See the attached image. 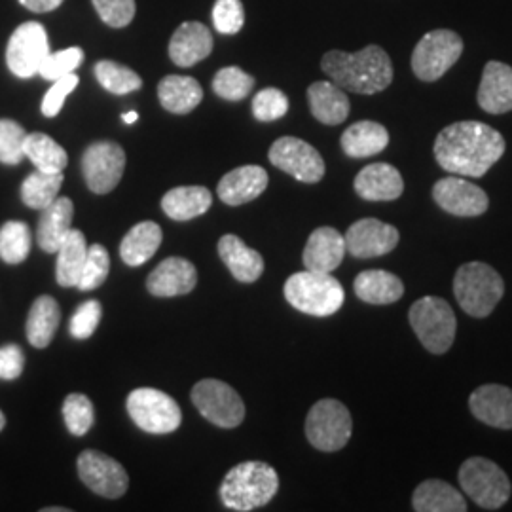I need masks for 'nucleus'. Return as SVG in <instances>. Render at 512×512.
Wrapping results in <instances>:
<instances>
[{
	"label": "nucleus",
	"mask_w": 512,
	"mask_h": 512,
	"mask_svg": "<svg viewBox=\"0 0 512 512\" xmlns=\"http://www.w3.org/2000/svg\"><path fill=\"white\" fill-rule=\"evenodd\" d=\"M101 315H103V306L99 300H88L80 304L71 317V325H69L71 336L76 340H88L99 327Z\"/></svg>",
	"instance_id": "nucleus-47"
},
{
	"label": "nucleus",
	"mask_w": 512,
	"mask_h": 512,
	"mask_svg": "<svg viewBox=\"0 0 512 512\" xmlns=\"http://www.w3.org/2000/svg\"><path fill=\"white\" fill-rule=\"evenodd\" d=\"M61 323V310L52 296H40L35 300L27 317V340L33 348L44 349L54 340Z\"/></svg>",
	"instance_id": "nucleus-35"
},
{
	"label": "nucleus",
	"mask_w": 512,
	"mask_h": 512,
	"mask_svg": "<svg viewBox=\"0 0 512 512\" xmlns=\"http://www.w3.org/2000/svg\"><path fill=\"white\" fill-rule=\"evenodd\" d=\"M412 509L416 512H465L467 501L452 484L429 478L414 490Z\"/></svg>",
	"instance_id": "nucleus-30"
},
{
	"label": "nucleus",
	"mask_w": 512,
	"mask_h": 512,
	"mask_svg": "<svg viewBox=\"0 0 512 512\" xmlns=\"http://www.w3.org/2000/svg\"><path fill=\"white\" fill-rule=\"evenodd\" d=\"M19 4L35 14H46V12H54L55 8H59L63 4V0H19Z\"/></svg>",
	"instance_id": "nucleus-51"
},
{
	"label": "nucleus",
	"mask_w": 512,
	"mask_h": 512,
	"mask_svg": "<svg viewBox=\"0 0 512 512\" xmlns=\"http://www.w3.org/2000/svg\"><path fill=\"white\" fill-rule=\"evenodd\" d=\"M268 158L277 169L285 171L300 183H319L327 171L323 156L310 143L298 137L277 139L268 152Z\"/></svg>",
	"instance_id": "nucleus-13"
},
{
	"label": "nucleus",
	"mask_w": 512,
	"mask_h": 512,
	"mask_svg": "<svg viewBox=\"0 0 512 512\" xmlns=\"http://www.w3.org/2000/svg\"><path fill=\"white\" fill-rule=\"evenodd\" d=\"M88 256V241L84 232L71 230L69 236L57 249L55 277L61 287H76Z\"/></svg>",
	"instance_id": "nucleus-34"
},
{
	"label": "nucleus",
	"mask_w": 512,
	"mask_h": 512,
	"mask_svg": "<svg viewBox=\"0 0 512 512\" xmlns=\"http://www.w3.org/2000/svg\"><path fill=\"white\" fill-rule=\"evenodd\" d=\"M308 105L311 116L325 126H340L348 120L351 110L346 90H342L332 80L311 84L308 88Z\"/></svg>",
	"instance_id": "nucleus-25"
},
{
	"label": "nucleus",
	"mask_w": 512,
	"mask_h": 512,
	"mask_svg": "<svg viewBox=\"0 0 512 512\" xmlns=\"http://www.w3.org/2000/svg\"><path fill=\"white\" fill-rule=\"evenodd\" d=\"M213 196L205 186H179L162 198V209L169 219L190 220L205 215Z\"/></svg>",
	"instance_id": "nucleus-33"
},
{
	"label": "nucleus",
	"mask_w": 512,
	"mask_h": 512,
	"mask_svg": "<svg viewBox=\"0 0 512 512\" xmlns=\"http://www.w3.org/2000/svg\"><path fill=\"white\" fill-rule=\"evenodd\" d=\"M279 490V476L264 461H245L228 471L220 486V499L230 511L249 512L268 505Z\"/></svg>",
	"instance_id": "nucleus-3"
},
{
	"label": "nucleus",
	"mask_w": 512,
	"mask_h": 512,
	"mask_svg": "<svg viewBox=\"0 0 512 512\" xmlns=\"http://www.w3.org/2000/svg\"><path fill=\"white\" fill-rule=\"evenodd\" d=\"M162 228L152 222L145 220L135 224L120 243V256L128 266H143L162 245Z\"/></svg>",
	"instance_id": "nucleus-32"
},
{
	"label": "nucleus",
	"mask_w": 512,
	"mask_h": 512,
	"mask_svg": "<svg viewBox=\"0 0 512 512\" xmlns=\"http://www.w3.org/2000/svg\"><path fill=\"white\" fill-rule=\"evenodd\" d=\"M78 82H80V78L74 73L61 76L59 80H54L52 88L46 92L44 99H42V114L46 118L57 116L65 105V99L76 90Z\"/></svg>",
	"instance_id": "nucleus-49"
},
{
	"label": "nucleus",
	"mask_w": 512,
	"mask_h": 512,
	"mask_svg": "<svg viewBox=\"0 0 512 512\" xmlns=\"http://www.w3.org/2000/svg\"><path fill=\"white\" fill-rule=\"evenodd\" d=\"M78 476L92 492L107 499L122 497L129 486L126 469L97 450H86L78 456Z\"/></svg>",
	"instance_id": "nucleus-15"
},
{
	"label": "nucleus",
	"mask_w": 512,
	"mask_h": 512,
	"mask_svg": "<svg viewBox=\"0 0 512 512\" xmlns=\"http://www.w3.org/2000/svg\"><path fill=\"white\" fill-rule=\"evenodd\" d=\"M4 425H6V418H4V414L0 412V431L4 429Z\"/></svg>",
	"instance_id": "nucleus-54"
},
{
	"label": "nucleus",
	"mask_w": 512,
	"mask_h": 512,
	"mask_svg": "<svg viewBox=\"0 0 512 512\" xmlns=\"http://www.w3.org/2000/svg\"><path fill=\"white\" fill-rule=\"evenodd\" d=\"M410 327L421 346L433 355H444L456 340L458 319L452 306L439 296H423L408 311Z\"/></svg>",
	"instance_id": "nucleus-6"
},
{
	"label": "nucleus",
	"mask_w": 512,
	"mask_h": 512,
	"mask_svg": "<svg viewBox=\"0 0 512 512\" xmlns=\"http://www.w3.org/2000/svg\"><path fill=\"white\" fill-rule=\"evenodd\" d=\"M219 255L230 274L241 283H255L264 272V258L262 255L247 247L238 236L226 234L219 241Z\"/></svg>",
	"instance_id": "nucleus-27"
},
{
	"label": "nucleus",
	"mask_w": 512,
	"mask_h": 512,
	"mask_svg": "<svg viewBox=\"0 0 512 512\" xmlns=\"http://www.w3.org/2000/svg\"><path fill=\"white\" fill-rule=\"evenodd\" d=\"M31 228L25 222L10 220L0 228V258L6 264H19L31 253Z\"/></svg>",
	"instance_id": "nucleus-39"
},
{
	"label": "nucleus",
	"mask_w": 512,
	"mask_h": 512,
	"mask_svg": "<svg viewBox=\"0 0 512 512\" xmlns=\"http://www.w3.org/2000/svg\"><path fill=\"white\" fill-rule=\"evenodd\" d=\"M469 408L476 420L495 429H512V389L507 385L476 387L469 397Z\"/></svg>",
	"instance_id": "nucleus-20"
},
{
	"label": "nucleus",
	"mask_w": 512,
	"mask_h": 512,
	"mask_svg": "<svg viewBox=\"0 0 512 512\" xmlns=\"http://www.w3.org/2000/svg\"><path fill=\"white\" fill-rule=\"evenodd\" d=\"M61 186H63V173H44L37 169L21 184V200L27 207L42 211L54 202Z\"/></svg>",
	"instance_id": "nucleus-37"
},
{
	"label": "nucleus",
	"mask_w": 512,
	"mask_h": 512,
	"mask_svg": "<svg viewBox=\"0 0 512 512\" xmlns=\"http://www.w3.org/2000/svg\"><path fill=\"white\" fill-rule=\"evenodd\" d=\"M99 18L112 29L128 27L135 18V0H92Z\"/></svg>",
	"instance_id": "nucleus-48"
},
{
	"label": "nucleus",
	"mask_w": 512,
	"mask_h": 512,
	"mask_svg": "<svg viewBox=\"0 0 512 512\" xmlns=\"http://www.w3.org/2000/svg\"><path fill=\"white\" fill-rule=\"evenodd\" d=\"M342 150L349 158H370L380 152H384L389 145V131L385 126L372 122V120H361L351 124L340 139Z\"/></svg>",
	"instance_id": "nucleus-29"
},
{
	"label": "nucleus",
	"mask_w": 512,
	"mask_h": 512,
	"mask_svg": "<svg viewBox=\"0 0 512 512\" xmlns=\"http://www.w3.org/2000/svg\"><path fill=\"white\" fill-rule=\"evenodd\" d=\"M122 120H124L126 124H135V122L139 120V114H137L135 110H131V112H126V114H122Z\"/></svg>",
	"instance_id": "nucleus-52"
},
{
	"label": "nucleus",
	"mask_w": 512,
	"mask_h": 512,
	"mask_svg": "<svg viewBox=\"0 0 512 512\" xmlns=\"http://www.w3.org/2000/svg\"><path fill=\"white\" fill-rule=\"evenodd\" d=\"M63 418H65V425H67L69 433H73L74 437L88 435L93 421H95L92 401L82 393L67 395L65 403H63Z\"/></svg>",
	"instance_id": "nucleus-41"
},
{
	"label": "nucleus",
	"mask_w": 512,
	"mask_h": 512,
	"mask_svg": "<svg viewBox=\"0 0 512 512\" xmlns=\"http://www.w3.org/2000/svg\"><path fill=\"white\" fill-rule=\"evenodd\" d=\"M97 82L114 95H126V93L137 92L143 88V80L141 76L131 71L129 67H124L116 61L103 59L95 65L93 69Z\"/></svg>",
	"instance_id": "nucleus-38"
},
{
	"label": "nucleus",
	"mask_w": 512,
	"mask_h": 512,
	"mask_svg": "<svg viewBox=\"0 0 512 512\" xmlns=\"http://www.w3.org/2000/svg\"><path fill=\"white\" fill-rule=\"evenodd\" d=\"M433 200L454 217H480L490 207V198L480 186L454 175L435 183Z\"/></svg>",
	"instance_id": "nucleus-16"
},
{
	"label": "nucleus",
	"mask_w": 512,
	"mask_h": 512,
	"mask_svg": "<svg viewBox=\"0 0 512 512\" xmlns=\"http://www.w3.org/2000/svg\"><path fill=\"white\" fill-rule=\"evenodd\" d=\"M505 148V137L497 129L484 122L463 120L440 131L433 152L444 171L480 179L503 158Z\"/></svg>",
	"instance_id": "nucleus-1"
},
{
	"label": "nucleus",
	"mask_w": 512,
	"mask_h": 512,
	"mask_svg": "<svg viewBox=\"0 0 512 512\" xmlns=\"http://www.w3.org/2000/svg\"><path fill=\"white\" fill-rule=\"evenodd\" d=\"M353 188L365 202H395L403 196V175L397 167L384 162L366 165L357 173Z\"/></svg>",
	"instance_id": "nucleus-18"
},
{
	"label": "nucleus",
	"mask_w": 512,
	"mask_h": 512,
	"mask_svg": "<svg viewBox=\"0 0 512 512\" xmlns=\"http://www.w3.org/2000/svg\"><path fill=\"white\" fill-rule=\"evenodd\" d=\"M27 131L18 122L2 118L0 120V164L18 165L25 158Z\"/></svg>",
	"instance_id": "nucleus-43"
},
{
	"label": "nucleus",
	"mask_w": 512,
	"mask_h": 512,
	"mask_svg": "<svg viewBox=\"0 0 512 512\" xmlns=\"http://www.w3.org/2000/svg\"><path fill=\"white\" fill-rule=\"evenodd\" d=\"M283 293L294 310L313 317L334 315L346 300L344 287L336 277L310 270L291 275L283 287Z\"/></svg>",
	"instance_id": "nucleus-5"
},
{
	"label": "nucleus",
	"mask_w": 512,
	"mask_h": 512,
	"mask_svg": "<svg viewBox=\"0 0 512 512\" xmlns=\"http://www.w3.org/2000/svg\"><path fill=\"white\" fill-rule=\"evenodd\" d=\"M25 156L35 164L38 171L44 173H63V169L69 164V156L65 148L46 133H27L25 139Z\"/></svg>",
	"instance_id": "nucleus-36"
},
{
	"label": "nucleus",
	"mask_w": 512,
	"mask_h": 512,
	"mask_svg": "<svg viewBox=\"0 0 512 512\" xmlns=\"http://www.w3.org/2000/svg\"><path fill=\"white\" fill-rule=\"evenodd\" d=\"M321 69L342 90L361 95L384 92L393 82L391 57L378 44L355 54L330 50L321 59Z\"/></svg>",
	"instance_id": "nucleus-2"
},
{
	"label": "nucleus",
	"mask_w": 512,
	"mask_h": 512,
	"mask_svg": "<svg viewBox=\"0 0 512 512\" xmlns=\"http://www.w3.org/2000/svg\"><path fill=\"white\" fill-rule=\"evenodd\" d=\"M255 88V78L239 67H224L213 78V92L226 101H241Z\"/></svg>",
	"instance_id": "nucleus-40"
},
{
	"label": "nucleus",
	"mask_w": 512,
	"mask_h": 512,
	"mask_svg": "<svg viewBox=\"0 0 512 512\" xmlns=\"http://www.w3.org/2000/svg\"><path fill=\"white\" fill-rule=\"evenodd\" d=\"M192 403L203 418L222 429H234L245 420V404L236 389L220 380H202L192 389Z\"/></svg>",
	"instance_id": "nucleus-11"
},
{
	"label": "nucleus",
	"mask_w": 512,
	"mask_h": 512,
	"mask_svg": "<svg viewBox=\"0 0 512 512\" xmlns=\"http://www.w3.org/2000/svg\"><path fill=\"white\" fill-rule=\"evenodd\" d=\"M463 54V38L450 29H435L420 38L412 52V73L421 82H437Z\"/></svg>",
	"instance_id": "nucleus-8"
},
{
	"label": "nucleus",
	"mask_w": 512,
	"mask_h": 512,
	"mask_svg": "<svg viewBox=\"0 0 512 512\" xmlns=\"http://www.w3.org/2000/svg\"><path fill=\"white\" fill-rule=\"evenodd\" d=\"M74 205L71 198H55L38 220V245L46 253H57L61 243L73 230Z\"/></svg>",
	"instance_id": "nucleus-26"
},
{
	"label": "nucleus",
	"mask_w": 512,
	"mask_h": 512,
	"mask_svg": "<svg viewBox=\"0 0 512 512\" xmlns=\"http://www.w3.org/2000/svg\"><path fill=\"white\" fill-rule=\"evenodd\" d=\"M129 418L152 435H167L181 427V406L167 393L154 387H139L128 397Z\"/></svg>",
	"instance_id": "nucleus-9"
},
{
	"label": "nucleus",
	"mask_w": 512,
	"mask_h": 512,
	"mask_svg": "<svg viewBox=\"0 0 512 512\" xmlns=\"http://www.w3.org/2000/svg\"><path fill=\"white\" fill-rule=\"evenodd\" d=\"M458 478L461 490L484 511H497L511 499V480L492 459H465Z\"/></svg>",
	"instance_id": "nucleus-7"
},
{
	"label": "nucleus",
	"mask_w": 512,
	"mask_h": 512,
	"mask_svg": "<svg viewBox=\"0 0 512 512\" xmlns=\"http://www.w3.org/2000/svg\"><path fill=\"white\" fill-rule=\"evenodd\" d=\"M289 112V97L277 88H264L253 99V116L258 122H275Z\"/></svg>",
	"instance_id": "nucleus-44"
},
{
	"label": "nucleus",
	"mask_w": 512,
	"mask_h": 512,
	"mask_svg": "<svg viewBox=\"0 0 512 512\" xmlns=\"http://www.w3.org/2000/svg\"><path fill=\"white\" fill-rule=\"evenodd\" d=\"M48 55L50 42L44 25L37 21H27L19 25L10 37L6 48V63L18 78H31L38 74Z\"/></svg>",
	"instance_id": "nucleus-12"
},
{
	"label": "nucleus",
	"mask_w": 512,
	"mask_h": 512,
	"mask_svg": "<svg viewBox=\"0 0 512 512\" xmlns=\"http://www.w3.org/2000/svg\"><path fill=\"white\" fill-rule=\"evenodd\" d=\"M270 183V177L260 165H241L226 173L217 186L220 202L226 205H243L256 200Z\"/></svg>",
	"instance_id": "nucleus-24"
},
{
	"label": "nucleus",
	"mask_w": 512,
	"mask_h": 512,
	"mask_svg": "<svg viewBox=\"0 0 512 512\" xmlns=\"http://www.w3.org/2000/svg\"><path fill=\"white\" fill-rule=\"evenodd\" d=\"M25 366V355L18 344L0 348V380H18Z\"/></svg>",
	"instance_id": "nucleus-50"
},
{
	"label": "nucleus",
	"mask_w": 512,
	"mask_h": 512,
	"mask_svg": "<svg viewBox=\"0 0 512 512\" xmlns=\"http://www.w3.org/2000/svg\"><path fill=\"white\" fill-rule=\"evenodd\" d=\"M44 512H69V509H57V507H50V509H44Z\"/></svg>",
	"instance_id": "nucleus-53"
},
{
	"label": "nucleus",
	"mask_w": 512,
	"mask_h": 512,
	"mask_svg": "<svg viewBox=\"0 0 512 512\" xmlns=\"http://www.w3.org/2000/svg\"><path fill=\"white\" fill-rule=\"evenodd\" d=\"M158 99L167 112L188 114L202 103L203 90L192 76L169 74L158 84Z\"/></svg>",
	"instance_id": "nucleus-31"
},
{
	"label": "nucleus",
	"mask_w": 512,
	"mask_h": 512,
	"mask_svg": "<svg viewBox=\"0 0 512 512\" xmlns=\"http://www.w3.org/2000/svg\"><path fill=\"white\" fill-rule=\"evenodd\" d=\"M198 285V272L196 266L181 258V256H171L160 262L147 279L148 293L160 298H171V296H181L194 291Z\"/></svg>",
	"instance_id": "nucleus-19"
},
{
	"label": "nucleus",
	"mask_w": 512,
	"mask_h": 512,
	"mask_svg": "<svg viewBox=\"0 0 512 512\" xmlns=\"http://www.w3.org/2000/svg\"><path fill=\"white\" fill-rule=\"evenodd\" d=\"M110 272V256L109 251L95 243L92 247H88V256H86V264L80 275V281L76 285V289L80 291H93L97 287H101Z\"/></svg>",
	"instance_id": "nucleus-42"
},
{
	"label": "nucleus",
	"mask_w": 512,
	"mask_h": 512,
	"mask_svg": "<svg viewBox=\"0 0 512 512\" xmlns=\"http://www.w3.org/2000/svg\"><path fill=\"white\" fill-rule=\"evenodd\" d=\"M82 61H84V50L82 48H76V46L67 48V50L48 55L38 74L44 80L54 82V80H59L61 76L74 73L82 65Z\"/></svg>",
	"instance_id": "nucleus-45"
},
{
	"label": "nucleus",
	"mask_w": 512,
	"mask_h": 512,
	"mask_svg": "<svg viewBox=\"0 0 512 512\" xmlns=\"http://www.w3.org/2000/svg\"><path fill=\"white\" fill-rule=\"evenodd\" d=\"M213 35L200 21H186L171 37L169 57L177 67H194L213 52Z\"/></svg>",
	"instance_id": "nucleus-23"
},
{
	"label": "nucleus",
	"mask_w": 512,
	"mask_h": 512,
	"mask_svg": "<svg viewBox=\"0 0 512 512\" xmlns=\"http://www.w3.org/2000/svg\"><path fill=\"white\" fill-rule=\"evenodd\" d=\"M346 256V239L330 226H321L311 232L304 249V266L310 272L332 274Z\"/></svg>",
	"instance_id": "nucleus-22"
},
{
	"label": "nucleus",
	"mask_w": 512,
	"mask_h": 512,
	"mask_svg": "<svg viewBox=\"0 0 512 512\" xmlns=\"http://www.w3.org/2000/svg\"><path fill=\"white\" fill-rule=\"evenodd\" d=\"M478 107L488 114L512 110V67L501 61H488L476 93Z\"/></svg>",
	"instance_id": "nucleus-21"
},
{
	"label": "nucleus",
	"mask_w": 512,
	"mask_h": 512,
	"mask_svg": "<svg viewBox=\"0 0 512 512\" xmlns=\"http://www.w3.org/2000/svg\"><path fill=\"white\" fill-rule=\"evenodd\" d=\"M126 152L118 143L97 141L84 150L82 173L93 194H109L124 175Z\"/></svg>",
	"instance_id": "nucleus-14"
},
{
	"label": "nucleus",
	"mask_w": 512,
	"mask_h": 512,
	"mask_svg": "<svg viewBox=\"0 0 512 512\" xmlns=\"http://www.w3.org/2000/svg\"><path fill=\"white\" fill-rule=\"evenodd\" d=\"M245 23L241 0H217L213 6V25L222 35H238Z\"/></svg>",
	"instance_id": "nucleus-46"
},
{
	"label": "nucleus",
	"mask_w": 512,
	"mask_h": 512,
	"mask_svg": "<svg viewBox=\"0 0 512 512\" xmlns=\"http://www.w3.org/2000/svg\"><path fill=\"white\" fill-rule=\"evenodd\" d=\"M505 294V281L486 262H467L454 277V296L467 315L484 319L497 308Z\"/></svg>",
	"instance_id": "nucleus-4"
},
{
	"label": "nucleus",
	"mask_w": 512,
	"mask_h": 512,
	"mask_svg": "<svg viewBox=\"0 0 512 512\" xmlns=\"http://www.w3.org/2000/svg\"><path fill=\"white\" fill-rule=\"evenodd\" d=\"M353 433V420L346 404L336 399H321L311 406L306 418V437L321 452L342 450Z\"/></svg>",
	"instance_id": "nucleus-10"
},
{
	"label": "nucleus",
	"mask_w": 512,
	"mask_h": 512,
	"mask_svg": "<svg viewBox=\"0 0 512 512\" xmlns=\"http://www.w3.org/2000/svg\"><path fill=\"white\" fill-rule=\"evenodd\" d=\"M353 291L357 294V298L366 304L387 306L403 298L404 283L391 272L366 270L355 277Z\"/></svg>",
	"instance_id": "nucleus-28"
},
{
	"label": "nucleus",
	"mask_w": 512,
	"mask_h": 512,
	"mask_svg": "<svg viewBox=\"0 0 512 512\" xmlns=\"http://www.w3.org/2000/svg\"><path fill=\"white\" fill-rule=\"evenodd\" d=\"M346 251L355 258H376L389 255L401 241L395 226L378 219L353 222L346 232Z\"/></svg>",
	"instance_id": "nucleus-17"
}]
</instances>
